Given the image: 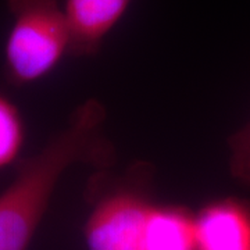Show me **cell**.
<instances>
[{"mask_svg": "<svg viewBox=\"0 0 250 250\" xmlns=\"http://www.w3.org/2000/svg\"><path fill=\"white\" fill-rule=\"evenodd\" d=\"M197 250H250V207L236 199L215 200L195 215Z\"/></svg>", "mask_w": 250, "mask_h": 250, "instance_id": "obj_5", "label": "cell"}, {"mask_svg": "<svg viewBox=\"0 0 250 250\" xmlns=\"http://www.w3.org/2000/svg\"><path fill=\"white\" fill-rule=\"evenodd\" d=\"M134 0H64L62 9L70 29V56L98 53L106 36L124 17Z\"/></svg>", "mask_w": 250, "mask_h": 250, "instance_id": "obj_4", "label": "cell"}, {"mask_svg": "<svg viewBox=\"0 0 250 250\" xmlns=\"http://www.w3.org/2000/svg\"><path fill=\"white\" fill-rule=\"evenodd\" d=\"M143 250H197L195 215L177 205H152Z\"/></svg>", "mask_w": 250, "mask_h": 250, "instance_id": "obj_6", "label": "cell"}, {"mask_svg": "<svg viewBox=\"0 0 250 250\" xmlns=\"http://www.w3.org/2000/svg\"><path fill=\"white\" fill-rule=\"evenodd\" d=\"M25 142V125L18 108L0 93V170L13 164Z\"/></svg>", "mask_w": 250, "mask_h": 250, "instance_id": "obj_7", "label": "cell"}, {"mask_svg": "<svg viewBox=\"0 0 250 250\" xmlns=\"http://www.w3.org/2000/svg\"><path fill=\"white\" fill-rule=\"evenodd\" d=\"M106 108L88 99L67 125L35 156L21 161L16 178L0 193V250H27L64 172L83 163L107 168L116 152L103 132Z\"/></svg>", "mask_w": 250, "mask_h": 250, "instance_id": "obj_1", "label": "cell"}, {"mask_svg": "<svg viewBox=\"0 0 250 250\" xmlns=\"http://www.w3.org/2000/svg\"><path fill=\"white\" fill-rule=\"evenodd\" d=\"M150 202L134 188H118L103 197L85 224L88 250H143Z\"/></svg>", "mask_w": 250, "mask_h": 250, "instance_id": "obj_3", "label": "cell"}, {"mask_svg": "<svg viewBox=\"0 0 250 250\" xmlns=\"http://www.w3.org/2000/svg\"><path fill=\"white\" fill-rule=\"evenodd\" d=\"M229 170L241 182L250 185V123L228 141Z\"/></svg>", "mask_w": 250, "mask_h": 250, "instance_id": "obj_8", "label": "cell"}, {"mask_svg": "<svg viewBox=\"0 0 250 250\" xmlns=\"http://www.w3.org/2000/svg\"><path fill=\"white\" fill-rule=\"evenodd\" d=\"M11 27L4 43V75L14 86L43 80L70 54V29L60 0H7Z\"/></svg>", "mask_w": 250, "mask_h": 250, "instance_id": "obj_2", "label": "cell"}]
</instances>
